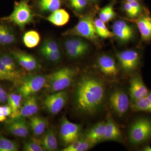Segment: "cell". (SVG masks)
<instances>
[{
    "instance_id": "obj_1",
    "label": "cell",
    "mask_w": 151,
    "mask_h": 151,
    "mask_svg": "<svg viewBox=\"0 0 151 151\" xmlns=\"http://www.w3.org/2000/svg\"><path fill=\"white\" fill-rule=\"evenodd\" d=\"M107 85L104 79L91 73L83 74L76 84L73 104L76 111L87 116H97L106 106Z\"/></svg>"
},
{
    "instance_id": "obj_2",
    "label": "cell",
    "mask_w": 151,
    "mask_h": 151,
    "mask_svg": "<svg viewBox=\"0 0 151 151\" xmlns=\"http://www.w3.org/2000/svg\"><path fill=\"white\" fill-rule=\"evenodd\" d=\"M106 106H108L111 114L116 118H124L131 108L129 93L121 85H112L107 89Z\"/></svg>"
},
{
    "instance_id": "obj_3",
    "label": "cell",
    "mask_w": 151,
    "mask_h": 151,
    "mask_svg": "<svg viewBox=\"0 0 151 151\" xmlns=\"http://www.w3.org/2000/svg\"><path fill=\"white\" fill-rule=\"evenodd\" d=\"M78 72L77 69L73 68H60L46 76L44 88L51 93L65 90L73 83Z\"/></svg>"
},
{
    "instance_id": "obj_4",
    "label": "cell",
    "mask_w": 151,
    "mask_h": 151,
    "mask_svg": "<svg viewBox=\"0 0 151 151\" xmlns=\"http://www.w3.org/2000/svg\"><path fill=\"white\" fill-rule=\"evenodd\" d=\"M129 143L132 145L145 144L151 139V119L141 117L135 120L130 125L128 132Z\"/></svg>"
},
{
    "instance_id": "obj_5",
    "label": "cell",
    "mask_w": 151,
    "mask_h": 151,
    "mask_svg": "<svg viewBox=\"0 0 151 151\" xmlns=\"http://www.w3.org/2000/svg\"><path fill=\"white\" fill-rule=\"evenodd\" d=\"M63 34L85 38L93 43L98 44V37L94 27V20L91 14L87 15L81 18L75 26Z\"/></svg>"
},
{
    "instance_id": "obj_6",
    "label": "cell",
    "mask_w": 151,
    "mask_h": 151,
    "mask_svg": "<svg viewBox=\"0 0 151 151\" xmlns=\"http://www.w3.org/2000/svg\"><path fill=\"white\" fill-rule=\"evenodd\" d=\"M34 14L27 0L16 2L13 12L6 19L13 23L20 29H23L27 25L33 22Z\"/></svg>"
},
{
    "instance_id": "obj_7",
    "label": "cell",
    "mask_w": 151,
    "mask_h": 151,
    "mask_svg": "<svg viewBox=\"0 0 151 151\" xmlns=\"http://www.w3.org/2000/svg\"><path fill=\"white\" fill-rule=\"evenodd\" d=\"M46 81V76L34 74L27 76L22 79L18 92L22 97L26 98L44 88Z\"/></svg>"
},
{
    "instance_id": "obj_8",
    "label": "cell",
    "mask_w": 151,
    "mask_h": 151,
    "mask_svg": "<svg viewBox=\"0 0 151 151\" xmlns=\"http://www.w3.org/2000/svg\"><path fill=\"white\" fill-rule=\"evenodd\" d=\"M116 56L120 67L125 73L132 74L139 68L140 57L136 50H128L119 52L116 53Z\"/></svg>"
},
{
    "instance_id": "obj_9",
    "label": "cell",
    "mask_w": 151,
    "mask_h": 151,
    "mask_svg": "<svg viewBox=\"0 0 151 151\" xmlns=\"http://www.w3.org/2000/svg\"><path fill=\"white\" fill-rule=\"evenodd\" d=\"M96 64L100 72L108 80L114 81L119 76V67L116 60L111 55H100L97 58Z\"/></svg>"
},
{
    "instance_id": "obj_10",
    "label": "cell",
    "mask_w": 151,
    "mask_h": 151,
    "mask_svg": "<svg viewBox=\"0 0 151 151\" xmlns=\"http://www.w3.org/2000/svg\"><path fill=\"white\" fill-rule=\"evenodd\" d=\"M66 54L71 59L80 58L89 51V43L82 39L73 37L68 39L64 44Z\"/></svg>"
},
{
    "instance_id": "obj_11",
    "label": "cell",
    "mask_w": 151,
    "mask_h": 151,
    "mask_svg": "<svg viewBox=\"0 0 151 151\" xmlns=\"http://www.w3.org/2000/svg\"><path fill=\"white\" fill-rule=\"evenodd\" d=\"M67 98V92L65 90L52 93L44 100V106L49 113L56 115L64 108Z\"/></svg>"
},
{
    "instance_id": "obj_12",
    "label": "cell",
    "mask_w": 151,
    "mask_h": 151,
    "mask_svg": "<svg viewBox=\"0 0 151 151\" xmlns=\"http://www.w3.org/2000/svg\"><path fill=\"white\" fill-rule=\"evenodd\" d=\"M81 131V125L74 124L64 117L60 128V137L65 145L79 139Z\"/></svg>"
},
{
    "instance_id": "obj_13",
    "label": "cell",
    "mask_w": 151,
    "mask_h": 151,
    "mask_svg": "<svg viewBox=\"0 0 151 151\" xmlns=\"http://www.w3.org/2000/svg\"><path fill=\"white\" fill-rule=\"evenodd\" d=\"M149 92L141 75L138 74L133 75L130 80L128 92L131 103L147 97Z\"/></svg>"
},
{
    "instance_id": "obj_14",
    "label": "cell",
    "mask_w": 151,
    "mask_h": 151,
    "mask_svg": "<svg viewBox=\"0 0 151 151\" xmlns=\"http://www.w3.org/2000/svg\"><path fill=\"white\" fill-rule=\"evenodd\" d=\"M10 53L18 64L27 71H33L40 67L37 59L32 55L16 50H11Z\"/></svg>"
},
{
    "instance_id": "obj_15",
    "label": "cell",
    "mask_w": 151,
    "mask_h": 151,
    "mask_svg": "<svg viewBox=\"0 0 151 151\" xmlns=\"http://www.w3.org/2000/svg\"><path fill=\"white\" fill-rule=\"evenodd\" d=\"M112 29L114 36L122 43H127L134 37V29L124 20H120L115 22L113 25Z\"/></svg>"
},
{
    "instance_id": "obj_16",
    "label": "cell",
    "mask_w": 151,
    "mask_h": 151,
    "mask_svg": "<svg viewBox=\"0 0 151 151\" xmlns=\"http://www.w3.org/2000/svg\"><path fill=\"white\" fill-rule=\"evenodd\" d=\"M105 122L104 141H113L118 142H123L124 140L121 129L114 121L111 114H108Z\"/></svg>"
},
{
    "instance_id": "obj_17",
    "label": "cell",
    "mask_w": 151,
    "mask_h": 151,
    "mask_svg": "<svg viewBox=\"0 0 151 151\" xmlns=\"http://www.w3.org/2000/svg\"><path fill=\"white\" fill-rule=\"evenodd\" d=\"M24 118L13 119L6 126V130L11 134L19 137H26L29 132V127Z\"/></svg>"
},
{
    "instance_id": "obj_18",
    "label": "cell",
    "mask_w": 151,
    "mask_h": 151,
    "mask_svg": "<svg viewBox=\"0 0 151 151\" xmlns=\"http://www.w3.org/2000/svg\"><path fill=\"white\" fill-rule=\"evenodd\" d=\"M105 127V121L98 122L87 131L84 138L95 145L104 142Z\"/></svg>"
},
{
    "instance_id": "obj_19",
    "label": "cell",
    "mask_w": 151,
    "mask_h": 151,
    "mask_svg": "<svg viewBox=\"0 0 151 151\" xmlns=\"http://www.w3.org/2000/svg\"><path fill=\"white\" fill-rule=\"evenodd\" d=\"M38 111V105L37 99L34 94L26 98L15 119L32 117L35 115Z\"/></svg>"
},
{
    "instance_id": "obj_20",
    "label": "cell",
    "mask_w": 151,
    "mask_h": 151,
    "mask_svg": "<svg viewBox=\"0 0 151 151\" xmlns=\"http://www.w3.org/2000/svg\"><path fill=\"white\" fill-rule=\"evenodd\" d=\"M16 42V35L13 29L8 24L0 23V46H9Z\"/></svg>"
},
{
    "instance_id": "obj_21",
    "label": "cell",
    "mask_w": 151,
    "mask_h": 151,
    "mask_svg": "<svg viewBox=\"0 0 151 151\" xmlns=\"http://www.w3.org/2000/svg\"><path fill=\"white\" fill-rule=\"evenodd\" d=\"M142 39L145 41L151 40V18L147 15H144L136 21Z\"/></svg>"
},
{
    "instance_id": "obj_22",
    "label": "cell",
    "mask_w": 151,
    "mask_h": 151,
    "mask_svg": "<svg viewBox=\"0 0 151 151\" xmlns=\"http://www.w3.org/2000/svg\"><path fill=\"white\" fill-rule=\"evenodd\" d=\"M47 125V120L43 117L32 116L30 119L29 126L35 137L42 135L46 129Z\"/></svg>"
},
{
    "instance_id": "obj_23",
    "label": "cell",
    "mask_w": 151,
    "mask_h": 151,
    "mask_svg": "<svg viewBox=\"0 0 151 151\" xmlns=\"http://www.w3.org/2000/svg\"><path fill=\"white\" fill-rule=\"evenodd\" d=\"M69 14L63 9H58L51 13V14L46 18V19L51 24L56 26H63L69 21Z\"/></svg>"
},
{
    "instance_id": "obj_24",
    "label": "cell",
    "mask_w": 151,
    "mask_h": 151,
    "mask_svg": "<svg viewBox=\"0 0 151 151\" xmlns=\"http://www.w3.org/2000/svg\"><path fill=\"white\" fill-rule=\"evenodd\" d=\"M42 145L45 150L57 151L58 149L56 134L53 129H49L44 136L41 141Z\"/></svg>"
},
{
    "instance_id": "obj_25",
    "label": "cell",
    "mask_w": 151,
    "mask_h": 151,
    "mask_svg": "<svg viewBox=\"0 0 151 151\" xmlns=\"http://www.w3.org/2000/svg\"><path fill=\"white\" fill-rule=\"evenodd\" d=\"M63 0H37V7L42 13H52L62 6Z\"/></svg>"
},
{
    "instance_id": "obj_26",
    "label": "cell",
    "mask_w": 151,
    "mask_h": 151,
    "mask_svg": "<svg viewBox=\"0 0 151 151\" xmlns=\"http://www.w3.org/2000/svg\"><path fill=\"white\" fill-rule=\"evenodd\" d=\"M22 97L21 94L11 93L9 94L8 103L12 110L11 117L12 119H15L18 114L21 107V103Z\"/></svg>"
},
{
    "instance_id": "obj_27",
    "label": "cell",
    "mask_w": 151,
    "mask_h": 151,
    "mask_svg": "<svg viewBox=\"0 0 151 151\" xmlns=\"http://www.w3.org/2000/svg\"><path fill=\"white\" fill-rule=\"evenodd\" d=\"M123 8L128 16L132 18L137 16L143 9L142 6L139 1L131 2L124 1L123 4Z\"/></svg>"
},
{
    "instance_id": "obj_28",
    "label": "cell",
    "mask_w": 151,
    "mask_h": 151,
    "mask_svg": "<svg viewBox=\"0 0 151 151\" xmlns=\"http://www.w3.org/2000/svg\"><path fill=\"white\" fill-rule=\"evenodd\" d=\"M40 40L39 34L34 30L29 31L23 37L24 44L28 48H32L37 46Z\"/></svg>"
},
{
    "instance_id": "obj_29",
    "label": "cell",
    "mask_w": 151,
    "mask_h": 151,
    "mask_svg": "<svg viewBox=\"0 0 151 151\" xmlns=\"http://www.w3.org/2000/svg\"><path fill=\"white\" fill-rule=\"evenodd\" d=\"M131 108L135 112L141 111L151 113V102L147 97H143L131 103Z\"/></svg>"
},
{
    "instance_id": "obj_30",
    "label": "cell",
    "mask_w": 151,
    "mask_h": 151,
    "mask_svg": "<svg viewBox=\"0 0 151 151\" xmlns=\"http://www.w3.org/2000/svg\"><path fill=\"white\" fill-rule=\"evenodd\" d=\"M95 30L97 35L102 38L107 39L114 36L113 32H111L106 27L105 23L100 19H96L94 20Z\"/></svg>"
},
{
    "instance_id": "obj_31",
    "label": "cell",
    "mask_w": 151,
    "mask_h": 151,
    "mask_svg": "<svg viewBox=\"0 0 151 151\" xmlns=\"http://www.w3.org/2000/svg\"><path fill=\"white\" fill-rule=\"evenodd\" d=\"M116 16V13L113 9V3L101 9L99 12V19L101 21L106 23L113 19Z\"/></svg>"
},
{
    "instance_id": "obj_32",
    "label": "cell",
    "mask_w": 151,
    "mask_h": 151,
    "mask_svg": "<svg viewBox=\"0 0 151 151\" xmlns=\"http://www.w3.org/2000/svg\"><path fill=\"white\" fill-rule=\"evenodd\" d=\"M19 150L17 142L7 139L0 134V151H18Z\"/></svg>"
},
{
    "instance_id": "obj_33",
    "label": "cell",
    "mask_w": 151,
    "mask_h": 151,
    "mask_svg": "<svg viewBox=\"0 0 151 151\" xmlns=\"http://www.w3.org/2000/svg\"><path fill=\"white\" fill-rule=\"evenodd\" d=\"M68 4L73 10L81 12L87 8L89 3L87 0H67Z\"/></svg>"
},
{
    "instance_id": "obj_34",
    "label": "cell",
    "mask_w": 151,
    "mask_h": 151,
    "mask_svg": "<svg viewBox=\"0 0 151 151\" xmlns=\"http://www.w3.org/2000/svg\"><path fill=\"white\" fill-rule=\"evenodd\" d=\"M60 50L58 43L53 40L49 39L45 41L41 47L40 52H54Z\"/></svg>"
},
{
    "instance_id": "obj_35",
    "label": "cell",
    "mask_w": 151,
    "mask_h": 151,
    "mask_svg": "<svg viewBox=\"0 0 151 151\" xmlns=\"http://www.w3.org/2000/svg\"><path fill=\"white\" fill-rule=\"evenodd\" d=\"M39 142L36 139L27 141L24 143L23 150L25 151H45L41 142Z\"/></svg>"
},
{
    "instance_id": "obj_36",
    "label": "cell",
    "mask_w": 151,
    "mask_h": 151,
    "mask_svg": "<svg viewBox=\"0 0 151 151\" xmlns=\"http://www.w3.org/2000/svg\"><path fill=\"white\" fill-rule=\"evenodd\" d=\"M0 60L9 68L13 70H16L15 60L12 55L9 53L3 52L0 54Z\"/></svg>"
},
{
    "instance_id": "obj_37",
    "label": "cell",
    "mask_w": 151,
    "mask_h": 151,
    "mask_svg": "<svg viewBox=\"0 0 151 151\" xmlns=\"http://www.w3.org/2000/svg\"><path fill=\"white\" fill-rule=\"evenodd\" d=\"M44 57L48 61L55 62L59 61L61 58V51L44 52H41Z\"/></svg>"
},
{
    "instance_id": "obj_38",
    "label": "cell",
    "mask_w": 151,
    "mask_h": 151,
    "mask_svg": "<svg viewBox=\"0 0 151 151\" xmlns=\"http://www.w3.org/2000/svg\"><path fill=\"white\" fill-rule=\"evenodd\" d=\"M12 110L9 105L0 106V122L5 121L7 117L11 116Z\"/></svg>"
},
{
    "instance_id": "obj_39",
    "label": "cell",
    "mask_w": 151,
    "mask_h": 151,
    "mask_svg": "<svg viewBox=\"0 0 151 151\" xmlns=\"http://www.w3.org/2000/svg\"><path fill=\"white\" fill-rule=\"evenodd\" d=\"M95 145V144L83 138L81 139V142L79 144L77 151H87L92 148Z\"/></svg>"
},
{
    "instance_id": "obj_40",
    "label": "cell",
    "mask_w": 151,
    "mask_h": 151,
    "mask_svg": "<svg viewBox=\"0 0 151 151\" xmlns=\"http://www.w3.org/2000/svg\"><path fill=\"white\" fill-rule=\"evenodd\" d=\"M81 139H78L77 140L74 141L73 142L70 143L66 146L63 149L62 151H77L78 146L81 142Z\"/></svg>"
},
{
    "instance_id": "obj_41",
    "label": "cell",
    "mask_w": 151,
    "mask_h": 151,
    "mask_svg": "<svg viewBox=\"0 0 151 151\" xmlns=\"http://www.w3.org/2000/svg\"><path fill=\"white\" fill-rule=\"evenodd\" d=\"M9 94H8L2 86L0 85V104H4L8 102Z\"/></svg>"
},
{
    "instance_id": "obj_42",
    "label": "cell",
    "mask_w": 151,
    "mask_h": 151,
    "mask_svg": "<svg viewBox=\"0 0 151 151\" xmlns=\"http://www.w3.org/2000/svg\"><path fill=\"white\" fill-rule=\"evenodd\" d=\"M1 80H8V81H9L8 78L0 71V81H1Z\"/></svg>"
},
{
    "instance_id": "obj_43",
    "label": "cell",
    "mask_w": 151,
    "mask_h": 151,
    "mask_svg": "<svg viewBox=\"0 0 151 151\" xmlns=\"http://www.w3.org/2000/svg\"><path fill=\"white\" fill-rule=\"evenodd\" d=\"M142 150L143 151H151V147L149 145L145 146L142 149Z\"/></svg>"
},
{
    "instance_id": "obj_44",
    "label": "cell",
    "mask_w": 151,
    "mask_h": 151,
    "mask_svg": "<svg viewBox=\"0 0 151 151\" xmlns=\"http://www.w3.org/2000/svg\"><path fill=\"white\" fill-rule=\"evenodd\" d=\"M89 3H95L97 2L99 0H87Z\"/></svg>"
},
{
    "instance_id": "obj_45",
    "label": "cell",
    "mask_w": 151,
    "mask_h": 151,
    "mask_svg": "<svg viewBox=\"0 0 151 151\" xmlns=\"http://www.w3.org/2000/svg\"><path fill=\"white\" fill-rule=\"evenodd\" d=\"M147 97L148 98L149 100L151 102V92H149L148 94Z\"/></svg>"
},
{
    "instance_id": "obj_46",
    "label": "cell",
    "mask_w": 151,
    "mask_h": 151,
    "mask_svg": "<svg viewBox=\"0 0 151 151\" xmlns=\"http://www.w3.org/2000/svg\"><path fill=\"white\" fill-rule=\"evenodd\" d=\"M139 0H124V1L131 2L135 1H139Z\"/></svg>"
}]
</instances>
